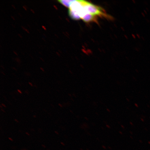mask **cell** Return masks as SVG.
<instances>
[{"label": "cell", "instance_id": "cell-1", "mask_svg": "<svg viewBox=\"0 0 150 150\" xmlns=\"http://www.w3.org/2000/svg\"><path fill=\"white\" fill-rule=\"evenodd\" d=\"M83 4L84 9L88 13L97 16L103 17L108 19L111 18V17L106 14L105 11L100 7L84 1H83Z\"/></svg>", "mask_w": 150, "mask_h": 150}, {"label": "cell", "instance_id": "cell-2", "mask_svg": "<svg viewBox=\"0 0 150 150\" xmlns=\"http://www.w3.org/2000/svg\"><path fill=\"white\" fill-rule=\"evenodd\" d=\"M97 16L88 13L86 14L85 16L83 17V18H82V20H83L84 22H87V23L93 22H97Z\"/></svg>", "mask_w": 150, "mask_h": 150}, {"label": "cell", "instance_id": "cell-3", "mask_svg": "<svg viewBox=\"0 0 150 150\" xmlns=\"http://www.w3.org/2000/svg\"><path fill=\"white\" fill-rule=\"evenodd\" d=\"M71 1H70V0H61V1H59L61 4L68 8L70 7Z\"/></svg>", "mask_w": 150, "mask_h": 150}, {"label": "cell", "instance_id": "cell-4", "mask_svg": "<svg viewBox=\"0 0 150 150\" xmlns=\"http://www.w3.org/2000/svg\"><path fill=\"white\" fill-rule=\"evenodd\" d=\"M17 91H18V92L19 93H20V94H22V91H21V90H20V89H17Z\"/></svg>", "mask_w": 150, "mask_h": 150}, {"label": "cell", "instance_id": "cell-5", "mask_svg": "<svg viewBox=\"0 0 150 150\" xmlns=\"http://www.w3.org/2000/svg\"><path fill=\"white\" fill-rule=\"evenodd\" d=\"M1 105L3 106V107H4L6 108V105L4 104H3V103H1Z\"/></svg>", "mask_w": 150, "mask_h": 150}, {"label": "cell", "instance_id": "cell-6", "mask_svg": "<svg viewBox=\"0 0 150 150\" xmlns=\"http://www.w3.org/2000/svg\"><path fill=\"white\" fill-rule=\"evenodd\" d=\"M59 107H60L61 108H62L63 107V105H62V104H60V103H59Z\"/></svg>", "mask_w": 150, "mask_h": 150}, {"label": "cell", "instance_id": "cell-7", "mask_svg": "<svg viewBox=\"0 0 150 150\" xmlns=\"http://www.w3.org/2000/svg\"><path fill=\"white\" fill-rule=\"evenodd\" d=\"M54 132H55V134H57V135L59 134V132H58V131H54Z\"/></svg>", "mask_w": 150, "mask_h": 150}, {"label": "cell", "instance_id": "cell-8", "mask_svg": "<svg viewBox=\"0 0 150 150\" xmlns=\"http://www.w3.org/2000/svg\"><path fill=\"white\" fill-rule=\"evenodd\" d=\"M8 139L9 140H10V141H12V142H13V139L11 137H9Z\"/></svg>", "mask_w": 150, "mask_h": 150}, {"label": "cell", "instance_id": "cell-9", "mask_svg": "<svg viewBox=\"0 0 150 150\" xmlns=\"http://www.w3.org/2000/svg\"><path fill=\"white\" fill-rule=\"evenodd\" d=\"M25 93H26V94H27V95H29V92H28V90H26V91H25Z\"/></svg>", "mask_w": 150, "mask_h": 150}, {"label": "cell", "instance_id": "cell-10", "mask_svg": "<svg viewBox=\"0 0 150 150\" xmlns=\"http://www.w3.org/2000/svg\"><path fill=\"white\" fill-rule=\"evenodd\" d=\"M29 84L30 86H31V87H33V85L32 83H31V82H29Z\"/></svg>", "mask_w": 150, "mask_h": 150}, {"label": "cell", "instance_id": "cell-11", "mask_svg": "<svg viewBox=\"0 0 150 150\" xmlns=\"http://www.w3.org/2000/svg\"><path fill=\"white\" fill-rule=\"evenodd\" d=\"M14 121H16V122L17 123H19V121L17 119H14Z\"/></svg>", "mask_w": 150, "mask_h": 150}, {"label": "cell", "instance_id": "cell-12", "mask_svg": "<svg viewBox=\"0 0 150 150\" xmlns=\"http://www.w3.org/2000/svg\"><path fill=\"white\" fill-rule=\"evenodd\" d=\"M61 145H62L63 146H65V144H64V143H63V142H61Z\"/></svg>", "mask_w": 150, "mask_h": 150}, {"label": "cell", "instance_id": "cell-13", "mask_svg": "<svg viewBox=\"0 0 150 150\" xmlns=\"http://www.w3.org/2000/svg\"><path fill=\"white\" fill-rule=\"evenodd\" d=\"M25 134H26L28 136H30V134L28 132H25Z\"/></svg>", "mask_w": 150, "mask_h": 150}, {"label": "cell", "instance_id": "cell-14", "mask_svg": "<svg viewBox=\"0 0 150 150\" xmlns=\"http://www.w3.org/2000/svg\"><path fill=\"white\" fill-rule=\"evenodd\" d=\"M135 106L137 108H138V105L137 104H136V103H135Z\"/></svg>", "mask_w": 150, "mask_h": 150}, {"label": "cell", "instance_id": "cell-15", "mask_svg": "<svg viewBox=\"0 0 150 150\" xmlns=\"http://www.w3.org/2000/svg\"><path fill=\"white\" fill-rule=\"evenodd\" d=\"M106 126L107 127H108V128H110V126L109 125H106Z\"/></svg>", "mask_w": 150, "mask_h": 150}, {"label": "cell", "instance_id": "cell-16", "mask_svg": "<svg viewBox=\"0 0 150 150\" xmlns=\"http://www.w3.org/2000/svg\"><path fill=\"white\" fill-rule=\"evenodd\" d=\"M42 146L43 147H44V148H46V146L45 145H44V144H42Z\"/></svg>", "mask_w": 150, "mask_h": 150}, {"label": "cell", "instance_id": "cell-17", "mask_svg": "<svg viewBox=\"0 0 150 150\" xmlns=\"http://www.w3.org/2000/svg\"><path fill=\"white\" fill-rule=\"evenodd\" d=\"M1 110L2 111V112H5V110H4L3 109V108H1Z\"/></svg>", "mask_w": 150, "mask_h": 150}, {"label": "cell", "instance_id": "cell-18", "mask_svg": "<svg viewBox=\"0 0 150 150\" xmlns=\"http://www.w3.org/2000/svg\"><path fill=\"white\" fill-rule=\"evenodd\" d=\"M121 127H122V128L123 129H125V127L123 126V125H121Z\"/></svg>", "mask_w": 150, "mask_h": 150}, {"label": "cell", "instance_id": "cell-19", "mask_svg": "<svg viewBox=\"0 0 150 150\" xmlns=\"http://www.w3.org/2000/svg\"><path fill=\"white\" fill-rule=\"evenodd\" d=\"M107 110H108V112H110V110L108 108H107Z\"/></svg>", "mask_w": 150, "mask_h": 150}, {"label": "cell", "instance_id": "cell-20", "mask_svg": "<svg viewBox=\"0 0 150 150\" xmlns=\"http://www.w3.org/2000/svg\"><path fill=\"white\" fill-rule=\"evenodd\" d=\"M33 117L34 118H36L37 117V116L36 115H33Z\"/></svg>", "mask_w": 150, "mask_h": 150}, {"label": "cell", "instance_id": "cell-21", "mask_svg": "<svg viewBox=\"0 0 150 150\" xmlns=\"http://www.w3.org/2000/svg\"><path fill=\"white\" fill-rule=\"evenodd\" d=\"M0 107H1V108H2L3 106L1 105H0Z\"/></svg>", "mask_w": 150, "mask_h": 150}, {"label": "cell", "instance_id": "cell-22", "mask_svg": "<svg viewBox=\"0 0 150 150\" xmlns=\"http://www.w3.org/2000/svg\"><path fill=\"white\" fill-rule=\"evenodd\" d=\"M68 95L69 96H70V97H71V96H72V95H71V94L68 93Z\"/></svg>", "mask_w": 150, "mask_h": 150}, {"label": "cell", "instance_id": "cell-23", "mask_svg": "<svg viewBox=\"0 0 150 150\" xmlns=\"http://www.w3.org/2000/svg\"><path fill=\"white\" fill-rule=\"evenodd\" d=\"M130 124L131 125H133V124L132 123V122H130Z\"/></svg>", "mask_w": 150, "mask_h": 150}, {"label": "cell", "instance_id": "cell-24", "mask_svg": "<svg viewBox=\"0 0 150 150\" xmlns=\"http://www.w3.org/2000/svg\"><path fill=\"white\" fill-rule=\"evenodd\" d=\"M119 133H120V134H122V132H121V131H119Z\"/></svg>", "mask_w": 150, "mask_h": 150}, {"label": "cell", "instance_id": "cell-25", "mask_svg": "<svg viewBox=\"0 0 150 150\" xmlns=\"http://www.w3.org/2000/svg\"><path fill=\"white\" fill-rule=\"evenodd\" d=\"M141 119V120L142 121L144 122V120H143V119Z\"/></svg>", "mask_w": 150, "mask_h": 150}, {"label": "cell", "instance_id": "cell-26", "mask_svg": "<svg viewBox=\"0 0 150 150\" xmlns=\"http://www.w3.org/2000/svg\"><path fill=\"white\" fill-rule=\"evenodd\" d=\"M35 88H37V86L35 85Z\"/></svg>", "mask_w": 150, "mask_h": 150}, {"label": "cell", "instance_id": "cell-27", "mask_svg": "<svg viewBox=\"0 0 150 150\" xmlns=\"http://www.w3.org/2000/svg\"><path fill=\"white\" fill-rule=\"evenodd\" d=\"M127 99V101H128V102H129V99H127V98L126 99Z\"/></svg>", "mask_w": 150, "mask_h": 150}, {"label": "cell", "instance_id": "cell-28", "mask_svg": "<svg viewBox=\"0 0 150 150\" xmlns=\"http://www.w3.org/2000/svg\"><path fill=\"white\" fill-rule=\"evenodd\" d=\"M71 100H73V101H74V99H72V98H71Z\"/></svg>", "mask_w": 150, "mask_h": 150}, {"label": "cell", "instance_id": "cell-29", "mask_svg": "<svg viewBox=\"0 0 150 150\" xmlns=\"http://www.w3.org/2000/svg\"><path fill=\"white\" fill-rule=\"evenodd\" d=\"M21 150H27L26 149H21Z\"/></svg>", "mask_w": 150, "mask_h": 150}, {"label": "cell", "instance_id": "cell-30", "mask_svg": "<svg viewBox=\"0 0 150 150\" xmlns=\"http://www.w3.org/2000/svg\"><path fill=\"white\" fill-rule=\"evenodd\" d=\"M70 111L71 112H72V113H73V112H72V111H71V110H70Z\"/></svg>", "mask_w": 150, "mask_h": 150}, {"label": "cell", "instance_id": "cell-31", "mask_svg": "<svg viewBox=\"0 0 150 150\" xmlns=\"http://www.w3.org/2000/svg\"><path fill=\"white\" fill-rule=\"evenodd\" d=\"M147 10L148 11H149V9H148L147 8Z\"/></svg>", "mask_w": 150, "mask_h": 150}, {"label": "cell", "instance_id": "cell-32", "mask_svg": "<svg viewBox=\"0 0 150 150\" xmlns=\"http://www.w3.org/2000/svg\"><path fill=\"white\" fill-rule=\"evenodd\" d=\"M145 11V12L146 13H147V12H146V11Z\"/></svg>", "mask_w": 150, "mask_h": 150}, {"label": "cell", "instance_id": "cell-33", "mask_svg": "<svg viewBox=\"0 0 150 150\" xmlns=\"http://www.w3.org/2000/svg\"><path fill=\"white\" fill-rule=\"evenodd\" d=\"M47 150H50V149H48Z\"/></svg>", "mask_w": 150, "mask_h": 150}]
</instances>
